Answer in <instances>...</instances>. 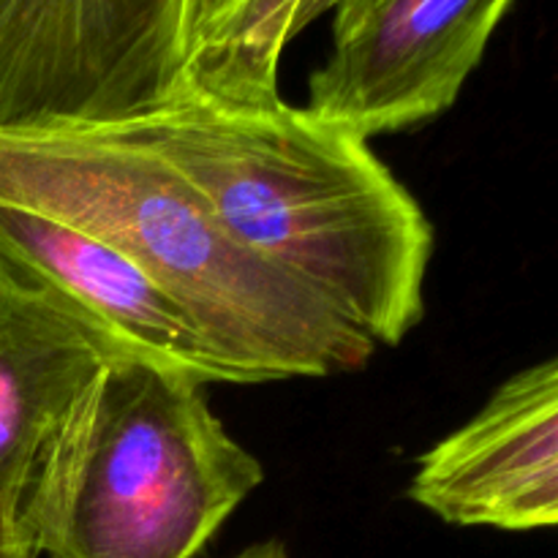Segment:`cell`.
Returning <instances> with one entry per match:
<instances>
[{"instance_id": "obj_1", "label": "cell", "mask_w": 558, "mask_h": 558, "mask_svg": "<svg viewBox=\"0 0 558 558\" xmlns=\"http://www.w3.org/2000/svg\"><path fill=\"white\" fill-rule=\"evenodd\" d=\"M96 129L167 161L229 238L376 349L398 347L423 322L436 229L368 140L287 101L232 107L196 96Z\"/></svg>"}, {"instance_id": "obj_2", "label": "cell", "mask_w": 558, "mask_h": 558, "mask_svg": "<svg viewBox=\"0 0 558 558\" xmlns=\"http://www.w3.org/2000/svg\"><path fill=\"white\" fill-rule=\"evenodd\" d=\"M0 202L58 218L140 267L240 385L354 374L376 354L314 292L229 238L183 174L107 129H0Z\"/></svg>"}, {"instance_id": "obj_3", "label": "cell", "mask_w": 558, "mask_h": 558, "mask_svg": "<svg viewBox=\"0 0 558 558\" xmlns=\"http://www.w3.org/2000/svg\"><path fill=\"white\" fill-rule=\"evenodd\" d=\"M265 483L205 385L129 354L96 376L49 447L22 529L49 558H194Z\"/></svg>"}, {"instance_id": "obj_4", "label": "cell", "mask_w": 558, "mask_h": 558, "mask_svg": "<svg viewBox=\"0 0 558 558\" xmlns=\"http://www.w3.org/2000/svg\"><path fill=\"white\" fill-rule=\"evenodd\" d=\"M202 0H0V129H96L185 96Z\"/></svg>"}, {"instance_id": "obj_5", "label": "cell", "mask_w": 558, "mask_h": 558, "mask_svg": "<svg viewBox=\"0 0 558 558\" xmlns=\"http://www.w3.org/2000/svg\"><path fill=\"white\" fill-rule=\"evenodd\" d=\"M515 0H343L332 49L308 76L305 112L360 140L456 107Z\"/></svg>"}, {"instance_id": "obj_6", "label": "cell", "mask_w": 558, "mask_h": 558, "mask_svg": "<svg viewBox=\"0 0 558 558\" xmlns=\"http://www.w3.org/2000/svg\"><path fill=\"white\" fill-rule=\"evenodd\" d=\"M129 354L140 352L0 251V501L20 526L44 458L80 398Z\"/></svg>"}, {"instance_id": "obj_7", "label": "cell", "mask_w": 558, "mask_h": 558, "mask_svg": "<svg viewBox=\"0 0 558 558\" xmlns=\"http://www.w3.org/2000/svg\"><path fill=\"white\" fill-rule=\"evenodd\" d=\"M409 499L463 529L558 523V360L512 374L485 407L423 452Z\"/></svg>"}, {"instance_id": "obj_8", "label": "cell", "mask_w": 558, "mask_h": 558, "mask_svg": "<svg viewBox=\"0 0 558 558\" xmlns=\"http://www.w3.org/2000/svg\"><path fill=\"white\" fill-rule=\"evenodd\" d=\"M0 251L20 259L145 357L199 385H240L189 314L101 240L0 202Z\"/></svg>"}, {"instance_id": "obj_9", "label": "cell", "mask_w": 558, "mask_h": 558, "mask_svg": "<svg viewBox=\"0 0 558 558\" xmlns=\"http://www.w3.org/2000/svg\"><path fill=\"white\" fill-rule=\"evenodd\" d=\"M343 0H218L196 22L185 65V96L232 107L281 98V58L289 41Z\"/></svg>"}, {"instance_id": "obj_10", "label": "cell", "mask_w": 558, "mask_h": 558, "mask_svg": "<svg viewBox=\"0 0 558 558\" xmlns=\"http://www.w3.org/2000/svg\"><path fill=\"white\" fill-rule=\"evenodd\" d=\"M0 558H41L20 521L5 510L3 501H0Z\"/></svg>"}, {"instance_id": "obj_11", "label": "cell", "mask_w": 558, "mask_h": 558, "mask_svg": "<svg viewBox=\"0 0 558 558\" xmlns=\"http://www.w3.org/2000/svg\"><path fill=\"white\" fill-rule=\"evenodd\" d=\"M227 558H289V550L281 539H262V543L245 545L243 550Z\"/></svg>"}, {"instance_id": "obj_12", "label": "cell", "mask_w": 558, "mask_h": 558, "mask_svg": "<svg viewBox=\"0 0 558 558\" xmlns=\"http://www.w3.org/2000/svg\"><path fill=\"white\" fill-rule=\"evenodd\" d=\"M216 3H218V0H202V14H205V11L210 9V5H216ZM202 14H199V16H202Z\"/></svg>"}]
</instances>
